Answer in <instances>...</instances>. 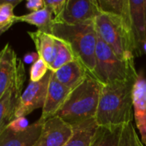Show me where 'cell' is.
I'll return each mask as SVG.
<instances>
[{"label": "cell", "instance_id": "cell-30", "mask_svg": "<svg viewBox=\"0 0 146 146\" xmlns=\"http://www.w3.org/2000/svg\"><path fill=\"white\" fill-rule=\"evenodd\" d=\"M145 4H146V1H145Z\"/></svg>", "mask_w": 146, "mask_h": 146}, {"label": "cell", "instance_id": "cell-29", "mask_svg": "<svg viewBox=\"0 0 146 146\" xmlns=\"http://www.w3.org/2000/svg\"><path fill=\"white\" fill-rule=\"evenodd\" d=\"M8 29H9V28H5V29H3V30H0V36H1L3 33H5V32H6Z\"/></svg>", "mask_w": 146, "mask_h": 146}, {"label": "cell", "instance_id": "cell-10", "mask_svg": "<svg viewBox=\"0 0 146 146\" xmlns=\"http://www.w3.org/2000/svg\"><path fill=\"white\" fill-rule=\"evenodd\" d=\"M101 13L97 0H67L61 19L58 22L70 25L94 21Z\"/></svg>", "mask_w": 146, "mask_h": 146}, {"label": "cell", "instance_id": "cell-14", "mask_svg": "<svg viewBox=\"0 0 146 146\" xmlns=\"http://www.w3.org/2000/svg\"><path fill=\"white\" fill-rule=\"evenodd\" d=\"M16 54L9 44L0 50V98L14 80L18 67Z\"/></svg>", "mask_w": 146, "mask_h": 146}, {"label": "cell", "instance_id": "cell-5", "mask_svg": "<svg viewBox=\"0 0 146 146\" xmlns=\"http://www.w3.org/2000/svg\"><path fill=\"white\" fill-rule=\"evenodd\" d=\"M134 61L120 59L98 36L96 50V68L93 77L102 85L137 78Z\"/></svg>", "mask_w": 146, "mask_h": 146}, {"label": "cell", "instance_id": "cell-1", "mask_svg": "<svg viewBox=\"0 0 146 146\" xmlns=\"http://www.w3.org/2000/svg\"><path fill=\"white\" fill-rule=\"evenodd\" d=\"M137 79L138 77L103 85L96 115L98 126L133 122V89Z\"/></svg>", "mask_w": 146, "mask_h": 146}, {"label": "cell", "instance_id": "cell-18", "mask_svg": "<svg viewBox=\"0 0 146 146\" xmlns=\"http://www.w3.org/2000/svg\"><path fill=\"white\" fill-rule=\"evenodd\" d=\"M98 127L96 118L72 125V136L65 146H90Z\"/></svg>", "mask_w": 146, "mask_h": 146}, {"label": "cell", "instance_id": "cell-7", "mask_svg": "<svg viewBox=\"0 0 146 146\" xmlns=\"http://www.w3.org/2000/svg\"><path fill=\"white\" fill-rule=\"evenodd\" d=\"M26 80V72L23 62L18 61L15 77L9 88L0 98V133L15 119V114L20 98L22 89Z\"/></svg>", "mask_w": 146, "mask_h": 146}, {"label": "cell", "instance_id": "cell-28", "mask_svg": "<svg viewBox=\"0 0 146 146\" xmlns=\"http://www.w3.org/2000/svg\"><path fill=\"white\" fill-rule=\"evenodd\" d=\"M142 50H143L145 53H146V42L143 44V46H142Z\"/></svg>", "mask_w": 146, "mask_h": 146}, {"label": "cell", "instance_id": "cell-24", "mask_svg": "<svg viewBox=\"0 0 146 146\" xmlns=\"http://www.w3.org/2000/svg\"><path fill=\"white\" fill-rule=\"evenodd\" d=\"M66 1L67 0H58V1L45 0V6L50 9L52 14L55 15V17L53 18L54 22H58L60 21L65 8Z\"/></svg>", "mask_w": 146, "mask_h": 146}, {"label": "cell", "instance_id": "cell-23", "mask_svg": "<svg viewBox=\"0 0 146 146\" xmlns=\"http://www.w3.org/2000/svg\"><path fill=\"white\" fill-rule=\"evenodd\" d=\"M48 71H49V67L47 63L40 57L34 64H32L29 70L30 82H38L41 80L45 77V75L48 73Z\"/></svg>", "mask_w": 146, "mask_h": 146}, {"label": "cell", "instance_id": "cell-15", "mask_svg": "<svg viewBox=\"0 0 146 146\" xmlns=\"http://www.w3.org/2000/svg\"><path fill=\"white\" fill-rule=\"evenodd\" d=\"M132 29L139 53L142 55V46L146 42V4L144 0H129Z\"/></svg>", "mask_w": 146, "mask_h": 146}, {"label": "cell", "instance_id": "cell-20", "mask_svg": "<svg viewBox=\"0 0 146 146\" xmlns=\"http://www.w3.org/2000/svg\"><path fill=\"white\" fill-rule=\"evenodd\" d=\"M97 2L102 12L120 16L132 28L129 0H97Z\"/></svg>", "mask_w": 146, "mask_h": 146}, {"label": "cell", "instance_id": "cell-27", "mask_svg": "<svg viewBox=\"0 0 146 146\" xmlns=\"http://www.w3.org/2000/svg\"><path fill=\"white\" fill-rule=\"evenodd\" d=\"M39 58H40V56L37 52H29L24 56L23 62L28 63V64H31V63L34 64Z\"/></svg>", "mask_w": 146, "mask_h": 146}, {"label": "cell", "instance_id": "cell-4", "mask_svg": "<svg viewBox=\"0 0 146 146\" xmlns=\"http://www.w3.org/2000/svg\"><path fill=\"white\" fill-rule=\"evenodd\" d=\"M94 21L97 35L120 59L134 61L141 56L133 30L123 18L101 11Z\"/></svg>", "mask_w": 146, "mask_h": 146}, {"label": "cell", "instance_id": "cell-19", "mask_svg": "<svg viewBox=\"0 0 146 146\" xmlns=\"http://www.w3.org/2000/svg\"><path fill=\"white\" fill-rule=\"evenodd\" d=\"M52 12L50 9L45 6L44 9L16 16V22H26L38 27V30L52 34V28L53 25Z\"/></svg>", "mask_w": 146, "mask_h": 146}, {"label": "cell", "instance_id": "cell-3", "mask_svg": "<svg viewBox=\"0 0 146 146\" xmlns=\"http://www.w3.org/2000/svg\"><path fill=\"white\" fill-rule=\"evenodd\" d=\"M102 86L95 77L88 74L77 87L71 91L55 116L71 126L96 118Z\"/></svg>", "mask_w": 146, "mask_h": 146}, {"label": "cell", "instance_id": "cell-12", "mask_svg": "<svg viewBox=\"0 0 146 146\" xmlns=\"http://www.w3.org/2000/svg\"><path fill=\"white\" fill-rule=\"evenodd\" d=\"M43 122L37 121L22 132H14L7 127L0 133V146H34L41 134Z\"/></svg>", "mask_w": 146, "mask_h": 146}, {"label": "cell", "instance_id": "cell-22", "mask_svg": "<svg viewBox=\"0 0 146 146\" xmlns=\"http://www.w3.org/2000/svg\"><path fill=\"white\" fill-rule=\"evenodd\" d=\"M21 2L22 0H0V30L9 28L16 23L14 9Z\"/></svg>", "mask_w": 146, "mask_h": 146}, {"label": "cell", "instance_id": "cell-6", "mask_svg": "<svg viewBox=\"0 0 146 146\" xmlns=\"http://www.w3.org/2000/svg\"><path fill=\"white\" fill-rule=\"evenodd\" d=\"M90 146H145L133 122L99 126Z\"/></svg>", "mask_w": 146, "mask_h": 146}, {"label": "cell", "instance_id": "cell-2", "mask_svg": "<svg viewBox=\"0 0 146 146\" xmlns=\"http://www.w3.org/2000/svg\"><path fill=\"white\" fill-rule=\"evenodd\" d=\"M94 21L75 25L53 21L52 28V35L68 44L75 59L92 76L96 68V50L98 38Z\"/></svg>", "mask_w": 146, "mask_h": 146}, {"label": "cell", "instance_id": "cell-8", "mask_svg": "<svg viewBox=\"0 0 146 146\" xmlns=\"http://www.w3.org/2000/svg\"><path fill=\"white\" fill-rule=\"evenodd\" d=\"M52 73V72L49 70L41 80L38 82H29L20 98L15 118L25 117L34 110L43 108Z\"/></svg>", "mask_w": 146, "mask_h": 146}, {"label": "cell", "instance_id": "cell-9", "mask_svg": "<svg viewBox=\"0 0 146 146\" xmlns=\"http://www.w3.org/2000/svg\"><path fill=\"white\" fill-rule=\"evenodd\" d=\"M72 133L71 125L54 116L43 122L41 134L34 146H65Z\"/></svg>", "mask_w": 146, "mask_h": 146}, {"label": "cell", "instance_id": "cell-11", "mask_svg": "<svg viewBox=\"0 0 146 146\" xmlns=\"http://www.w3.org/2000/svg\"><path fill=\"white\" fill-rule=\"evenodd\" d=\"M71 91V90L58 81L54 73L52 72L48 86L46 101L42 108L41 116L39 121L45 122L48 119L54 117L63 106Z\"/></svg>", "mask_w": 146, "mask_h": 146}, {"label": "cell", "instance_id": "cell-16", "mask_svg": "<svg viewBox=\"0 0 146 146\" xmlns=\"http://www.w3.org/2000/svg\"><path fill=\"white\" fill-rule=\"evenodd\" d=\"M53 73L58 81L70 90L77 87L89 74L83 66L76 59Z\"/></svg>", "mask_w": 146, "mask_h": 146}, {"label": "cell", "instance_id": "cell-21", "mask_svg": "<svg viewBox=\"0 0 146 146\" xmlns=\"http://www.w3.org/2000/svg\"><path fill=\"white\" fill-rule=\"evenodd\" d=\"M56 40V52L53 62L49 66V70L52 72H55L59 69L64 65L72 62L75 60V56L73 52L68 44H66L64 40L55 37Z\"/></svg>", "mask_w": 146, "mask_h": 146}, {"label": "cell", "instance_id": "cell-13", "mask_svg": "<svg viewBox=\"0 0 146 146\" xmlns=\"http://www.w3.org/2000/svg\"><path fill=\"white\" fill-rule=\"evenodd\" d=\"M133 109L136 126L146 146V78L139 73L133 89Z\"/></svg>", "mask_w": 146, "mask_h": 146}, {"label": "cell", "instance_id": "cell-26", "mask_svg": "<svg viewBox=\"0 0 146 146\" xmlns=\"http://www.w3.org/2000/svg\"><path fill=\"white\" fill-rule=\"evenodd\" d=\"M26 7L32 12L40 10L45 8V0H28L26 2Z\"/></svg>", "mask_w": 146, "mask_h": 146}, {"label": "cell", "instance_id": "cell-25", "mask_svg": "<svg viewBox=\"0 0 146 146\" xmlns=\"http://www.w3.org/2000/svg\"><path fill=\"white\" fill-rule=\"evenodd\" d=\"M29 127L28 121L26 119V117H19L15 118L8 126L7 127L14 132H22L25 129H27Z\"/></svg>", "mask_w": 146, "mask_h": 146}, {"label": "cell", "instance_id": "cell-17", "mask_svg": "<svg viewBox=\"0 0 146 146\" xmlns=\"http://www.w3.org/2000/svg\"><path fill=\"white\" fill-rule=\"evenodd\" d=\"M28 34L33 40L39 56L43 59L48 67L53 62L56 52V40L52 34L41 32L40 30L34 32H28Z\"/></svg>", "mask_w": 146, "mask_h": 146}]
</instances>
